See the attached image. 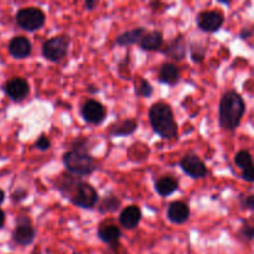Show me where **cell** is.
Returning a JSON list of instances; mask_svg holds the SVG:
<instances>
[{
    "label": "cell",
    "mask_w": 254,
    "mask_h": 254,
    "mask_svg": "<svg viewBox=\"0 0 254 254\" xmlns=\"http://www.w3.org/2000/svg\"><path fill=\"white\" fill-rule=\"evenodd\" d=\"M166 217L174 225H184L190 217V208L183 201H174L166 210Z\"/></svg>",
    "instance_id": "obj_14"
},
{
    "label": "cell",
    "mask_w": 254,
    "mask_h": 254,
    "mask_svg": "<svg viewBox=\"0 0 254 254\" xmlns=\"http://www.w3.org/2000/svg\"><path fill=\"white\" fill-rule=\"evenodd\" d=\"M139 123L136 118H127L121 119L109 127L108 134L112 138H123L134 134L138 129Z\"/></svg>",
    "instance_id": "obj_13"
},
{
    "label": "cell",
    "mask_w": 254,
    "mask_h": 254,
    "mask_svg": "<svg viewBox=\"0 0 254 254\" xmlns=\"http://www.w3.org/2000/svg\"><path fill=\"white\" fill-rule=\"evenodd\" d=\"M246 113V103L242 96L236 91L225 92L220 101L218 116L220 127L226 131H235L240 127Z\"/></svg>",
    "instance_id": "obj_2"
},
{
    "label": "cell",
    "mask_w": 254,
    "mask_h": 254,
    "mask_svg": "<svg viewBox=\"0 0 254 254\" xmlns=\"http://www.w3.org/2000/svg\"><path fill=\"white\" fill-rule=\"evenodd\" d=\"M240 233H241V236L245 238V240L248 241V242H251V241L254 238V228L251 225L243 226V227L241 228Z\"/></svg>",
    "instance_id": "obj_27"
},
{
    "label": "cell",
    "mask_w": 254,
    "mask_h": 254,
    "mask_svg": "<svg viewBox=\"0 0 254 254\" xmlns=\"http://www.w3.org/2000/svg\"><path fill=\"white\" fill-rule=\"evenodd\" d=\"M186 50L188 49H186L185 39H184L183 35H178V36L174 37L170 42L165 45L163 54L166 57H169V59L180 62L186 57Z\"/></svg>",
    "instance_id": "obj_17"
},
{
    "label": "cell",
    "mask_w": 254,
    "mask_h": 254,
    "mask_svg": "<svg viewBox=\"0 0 254 254\" xmlns=\"http://www.w3.org/2000/svg\"><path fill=\"white\" fill-rule=\"evenodd\" d=\"M190 52H191V60L196 64H200L203 61L206 56V49L201 44H191L190 45Z\"/></svg>",
    "instance_id": "obj_25"
},
{
    "label": "cell",
    "mask_w": 254,
    "mask_h": 254,
    "mask_svg": "<svg viewBox=\"0 0 254 254\" xmlns=\"http://www.w3.org/2000/svg\"><path fill=\"white\" fill-rule=\"evenodd\" d=\"M82 118L89 124H101L107 116V111L101 102L88 99L83 103L81 109Z\"/></svg>",
    "instance_id": "obj_11"
},
{
    "label": "cell",
    "mask_w": 254,
    "mask_h": 254,
    "mask_svg": "<svg viewBox=\"0 0 254 254\" xmlns=\"http://www.w3.org/2000/svg\"><path fill=\"white\" fill-rule=\"evenodd\" d=\"M242 179L247 183H253L254 176H253V166H250V168L245 169L242 171Z\"/></svg>",
    "instance_id": "obj_29"
},
{
    "label": "cell",
    "mask_w": 254,
    "mask_h": 254,
    "mask_svg": "<svg viewBox=\"0 0 254 254\" xmlns=\"http://www.w3.org/2000/svg\"><path fill=\"white\" fill-rule=\"evenodd\" d=\"M179 166L186 175L190 176L191 179H195V180L203 179L208 173L205 161L200 156L192 153L183 156L179 161Z\"/></svg>",
    "instance_id": "obj_8"
},
{
    "label": "cell",
    "mask_w": 254,
    "mask_h": 254,
    "mask_svg": "<svg viewBox=\"0 0 254 254\" xmlns=\"http://www.w3.org/2000/svg\"><path fill=\"white\" fill-rule=\"evenodd\" d=\"M156 193L161 197H169L176 192L179 189V180L171 175H165L159 178L154 184Z\"/></svg>",
    "instance_id": "obj_19"
},
{
    "label": "cell",
    "mask_w": 254,
    "mask_h": 254,
    "mask_svg": "<svg viewBox=\"0 0 254 254\" xmlns=\"http://www.w3.org/2000/svg\"><path fill=\"white\" fill-rule=\"evenodd\" d=\"M251 36H252V30H250V29H243L240 34V37L242 40H247L248 37H251Z\"/></svg>",
    "instance_id": "obj_32"
},
{
    "label": "cell",
    "mask_w": 254,
    "mask_h": 254,
    "mask_svg": "<svg viewBox=\"0 0 254 254\" xmlns=\"http://www.w3.org/2000/svg\"><path fill=\"white\" fill-rule=\"evenodd\" d=\"M62 163L74 176H88L97 170L96 160L87 150L86 140L74 141L72 150L66 151L62 156Z\"/></svg>",
    "instance_id": "obj_4"
},
{
    "label": "cell",
    "mask_w": 254,
    "mask_h": 254,
    "mask_svg": "<svg viewBox=\"0 0 254 254\" xmlns=\"http://www.w3.org/2000/svg\"><path fill=\"white\" fill-rule=\"evenodd\" d=\"M241 207L243 210H251L252 211L254 208V196L253 195H248L247 197L242 198L241 200Z\"/></svg>",
    "instance_id": "obj_28"
},
{
    "label": "cell",
    "mask_w": 254,
    "mask_h": 254,
    "mask_svg": "<svg viewBox=\"0 0 254 254\" xmlns=\"http://www.w3.org/2000/svg\"><path fill=\"white\" fill-rule=\"evenodd\" d=\"M35 148L40 151H47L51 148V141L46 135H40L35 143Z\"/></svg>",
    "instance_id": "obj_26"
},
{
    "label": "cell",
    "mask_w": 254,
    "mask_h": 254,
    "mask_svg": "<svg viewBox=\"0 0 254 254\" xmlns=\"http://www.w3.org/2000/svg\"><path fill=\"white\" fill-rule=\"evenodd\" d=\"M27 196V191L24 190V189H17L16 191H15L14 193H12V198H14V201H22L24 198H26Z\"/></svg>",
    "instance_id": "obj_30"
},
{
    "label": "cell",
    "mask_w": 254,
    "mask_h": 254,
    "mask_svg": "<svg viewBox=\"0 0 254 254\" xmlns=\"http://www.w3.org/2000/svg\"><path fill=\"white\" fill-rule=\"evenodd\" d=\"M146 34L145 27H135V29L128 30V31L122 32L121 35L116 37V45L118 46H131V45L139 44L141 37Z\"/></svg>",
    "instance_id": "obj_21"
},
{
    "label": "cell",
    "mask_w": 254,
    "mask_h": 254,
    "mask_svg": "<svg viewBox=\"0 0 254 254\" xmlns=\"http://www.w3.org/2000/svg\"><path fill=\"white\" fill-rule=\"evenodd\" d=\"M71 37L68 35H57L50 37L42 44V56L51 62H60L68 54Z\"/></svg>",
    "instance_id": "obj_5"
},
{
    "label": "cell",
    "mask_w": 254,
    "mask_h": 254,
    "mask_svg": "<svg viewBox=\"0 0 254 254\" xmlns=\"http://www.w3.org/2000/svg\"><path fill=\"white\" fill-rule=\"evenodd\" d=\"M16 24L20 29L29 32H35L44 27L46 22V16L45 12L39 7H22L16 12Z\"/></svg>",
    "instance_id": "obj_6"
},
{
    "label": "cell",
    "mask_w": 254,
    "mask_h": 254,
    "mask_svg": "<svg viewBox=\"0 0 254 254\" xmlns=\"http://www.w3.org/2000/svg\"><path fill=\"white\" fill-rule=\"evenodd\" d=\"M141 50L144 51H158L161 49L164 45V35L163 32L159 30H154V31L146 32L143 37H141L140 42Z\"/></svg>",
    "instance_id": "obj_20"
},
{
    "label": "cell",
    "mask_w": 254,
    "mask_h": 254,
    "mask_svg": "<svg viewBox=\"0 0 254 254\" xmlns=\"http://www.w3.org/2000/svg\"><path fill=\"white\" fill-rule=\"evenodd\" d=\"M98 238L113 250H117L122 238V231L116 225H101L97 231Z\"/></svg>",
    "instance_id": "obj_16"
},
{
    "label": "cell",
    "mask_w": 254,
    "mask_h": 254,
    "mask_svg": "<svg viewBox=\"0 0 254 254\" xmlns=\"http://www.w3.org/2000/svg\"><path fill=\"white\" fill-rule=\"evenodd\" d=\"M121 200L117 196H106L102 198L101 203H99L98 211L101 213H112L116 212L119 207H121Z\"/></svg>",
    "instance_id": "obj_22"
},
{
    "label": "cell",
    "mask_w": 254,
    "mask_h": 254,
    "mask_svg": "<svg viewBox=\"0 0 254 254\" xmlns=\"http://www.w3.org/2000/svg\"><path fill=\"white\" fill-rule=\"evenodd\" d=\"M5 217H6V216H5V212L1 210V208H0V230H1V228L4 227Z\"/></svg>",
    "instance_id": "obj_33"
},
{
    "label": "cell",
    "mask_w": 254,
    "mask_h": 254,
    "mask_svg": "<svg viewBox=\"0 0 254 254\" xmlns=\"http://www.w3.org/2000/svg\"><path fill=\"white\" fill-rule=\"evenodd\" d=\"M135 87V93L138 97H143V98H150L154 93V88L151 86L150 82L145 78H139L138 81H135L134 83Z\"/></svg>",
    "instance_id": "obj_23"
},
{
    "label": "cell",
    "mask_w": 254,
    "mask_h": 254,
    "mask_svg": "<svg viewBox=\"0 0 254 254\" xmlns=\"http://www.w3.org/2000/svg\"><path fill=\"white\" fill-rule=\"evenodd\" d=\"M220 4H222V5H231V1H220Z\"/></svg>",
    "instance_id": "obj_36"
},
{
    "label": "cell",
    "mask_w": 254,
    "mask_h": 254,
    "mask_svg": "<svg viewBox=\"0 0 254 254\" xmlns=\"http://www.w3.org/2000/svg\"><path fill=\"white\" fill-rule=\"evenodd\" d=\"M141 217H143V215H141L140 207L136 205H130L128 207L123 208V211L121 212V215H119V223H121L123 228L131 231L138 227L141 221Z\"/></svg>",
    "instance_id": "obj_15"
},
{
    "label": "cell",
    "mask_w": 254,
    "mask_h": 254,
    "mask_svg": "<svg viewBox=\"0 0 254 254\" xmlns=\"http://www.w3.org/2000/svg\"><path fill=\"white\" fill-rule=\"evenodd\" d=\"M235 164L240 169L245 170V169L250 168V166H253L252 163V155L248 150H240L235 155Z\"/></svg>",
    "instance_id": "obj_24"
},
{
    "label": "cell",
    "mask_w": 254,
    "mask_h": 254,
    "mask_svg": "<svg viewBox=\"0 0 254 254\" xmlns=\"http://www.w3.org/2000/svg\"><path fill=\"white\" fill-rule=\"evenodd\" d=\"M149 122L156 135L165 140L178 138L179 127L171 107L165 102H156L149 109Z\"/></svg>",
    "instance_id": "obj_3"
},
{
    "label": "cell",
    "mask_w": 254,
    "mask_h": 254,
    "mask_svg": "<svg viewBox=\"0 0 254 254\" xmlns=\"http://www.w3.org/2000/svg\"><path fill=\"white\" fill-rule=\"evenodd\" d=\"M36 238V230L32 226L29 216L20 215L12 231V240L20 246H30Z\"/></svg>",
    "instance_id": "obj_7"
},
{
    "label": "cell",
    "mask_w": 254,
    "mask_h": 254,
    "mask_svg": "<svg viewBox=\"0 0 254 254\" xmlns=\"http://www.w3.org/2000/svg\"><path fill=\"white\" fill-rule=\"evenodd\" d=\"M88 89H89V92H98V88L94 86H89Z\"/></svg>",
    "instance_id": "obj_35"
},
{
    "label": "cell",
    "mask_w": 254,
    "mask_h": 254,
    "mask_svg": "<svg viewBox=\"0 0 254 254\" xmlns=\"http://www.w3.org/2000/svg\"><path fill=\"white\" fill-rule=\"evenodd\" d=\"M57 190L64 197L71 201L72 205L82 210H92L99 200L98 191L93 185L68 175L60 180Z\"/></svg>",
    "instance_id": "obj_1"
},
{
    "label": "cell",
    "mask_w": 254,
    "mask_h": 254,
    "mask_svg": "<svg viewBox=\"0 0 254 254\" xmlns=\"http://www.w3.org/2000/svg\"><path fill=\"white\" fill-rule=\"evenodd\" d=\"M158 79L166 86H175L180 81V69L173 62H165L159 69Z\"/></svg>",
    "instance_id": "obj_18"
},
{
    "label": "cell",
    "mask_w": 254,
    "mask_h": 254,
    "mask_svg": "<svg viewBox=\"0 0 254 254\" xmlns=\"http://www.w3.org/2000/svg\"><path fill=\"white\" fill-rule=\"evenodd\" d=\"M9 54L16 60H24L31 55L32 45L26 36H15L9 42Z\"/></svg>",
    "instance_id": "obj_12"
},
{
    "label": "cell",
    "mask_w": 254,
    "mask_h": 254,
    "mask_svg": "<svg viewBox=\"0 0 254 254\" xmlns=\"http://www.w3.org/2000/svg\"><path fill=\"white\" fill-rule=\"evenodd\" d=\"M97 5H98V1H96V0H87V1L84 2V7H86L87 10H89V11L93 10Z\"/></svg>",
    "instance_id": "obj_31"
},
{
    "label": "cell",
    "mask_w": 254,
    "mask_h": 254,
    "mask_svg": "<svg viewBox=\"0 0 254 254\" xmlns=\"http://www.w3.org/2000/svg\"><path fill=\"white\" fill-rule=\"evenodd\" d=\"M5 94L14 102H22L30 94V84L22 77H14L2 86Z\"/></svg>",
    "instance_id": "obj_9"
},
{
    "label": "cell",
    "mask_w": 254,
    "mask_h": 254,
    "mask_svg": "<svg viewBox=\"0 0 254 254\" xmlns=\"http://www.w3.org/2000/svg\"><path fill=\"white\" fill-rule=\"evenodd\" d=\"M225 24V16L217 10H205L197 15V26L203 32H217Z\"/></svg>",
    "instance_id": "obj_10"
},
{
    "label": "cell",
    "mask_w": 254,
    "mask_h": 254,
    "mask_svg": "<svg viewBox=\"0 0 254 254\" xmlns=\"http://www.w3.org/2000/svg\"><path fill=\"white\" fill-rule=\"evenodd\" d=\"M4 201H5V192L1 190V189H0V206L4 203Z\"/></svg>",
    "instance_id": "obj_34"
}]
</instances>
